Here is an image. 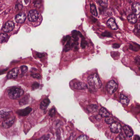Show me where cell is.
<instances>
[{
    "instance_id": "obj_11",
    "label": "cell",
    "mask_w": 140,
    "mask_h": 140,
    "mask_svg": "<svg viewBox=\"0 0 140 140\" xmlns=\"http://www.w3.org/2000/svg\"><path fill=\"white\" fill-rule=\"evenodd\" d=\"M19 69L17 68H15L10 71L8 74V78L9 79H14L17 77L19 73Z\"/></svg>"
},
{
    "instance_id": "obj_22",
    "label": "cell",
    "mask_w": 140,
    "mask_h": 140,
    "mask_svg": "<svg viewBox=\"0 0 140 140\" xmlns=\"http://www.w3.org/2000/svg\"><path fill=\"white\" fill-rule=\"evenodd\" d=\"M9 36L6 33H1L0 34V43H4L8 39Z\"/></svg>"
},
{
    "instance_id": "obj_21",
    "label": "cell",
    "mask_w": 140,
    "mask_h": 140,
    "mask_svg": "<svg viewBox=\"0 0 140 140\" xmlns=\"http://www.w3.org/2000/svg\"><path fill=\"white\" fill-rule=\"evenodd\" d=\"M90 12L92 13V14L95 17H97L98 15L97 10L95 5L94 4H91L90 5Z\"/></svg>"
},
{
    "instance_id": "obj_4",
    "label": "cell",
    "mask_w": 140,
    "mask_h": 140,
    "mask_svg": "<svg viewBox=\"0 0 140 140\" xmlns=\"http://www.w3.org/2000/svg\"><path fill=\"white\" fill-rule=\"evenodd\" d=\"M118 87V85L114 80H110L107 83V90L110 94L112 95L116 91Z\"/></svg>"
},
{
    "instance_id": "obj_17",
    "label": "cell",
    "mask_w": 140,
    "mask_h": 140,
    "mask_svg": "<svg viewBox=\"0 0 140 140\" xmlns=\"http://www.w3.org/2000/svg\"><path fill=\"white\" fill-rule=\"evenodd\" d=\"M87 109L88 112L93 113L97 111L98 106L95 104H90L87 106Z\"/></svg>"
},
{
    "instance_id": "obj_30",
    "label": "cell",
    "mask_w": 140,
    "mask_h": 140,
    "mask_svg": "<svg viewBox=\"0 0 140 140\" xmlns=\"http://www.w3.org/2000/svg\"><path fill=\"white\" fill-rule=\"evenodd\" d=\"M87 45V42L85 40H83L82 41L81 43V46L83 48H85L86 46Z\"/></svg>"
},
{
    "instance_id": "obj_3",
    "label": "cell",
    "mask_w": 140,
    "mask_h": 140,
    "mask_svg": "<svg viewBox=\"0 0 140 140\" xmlns=\"http://www.w3.org/2000/svg\"><path fill=\"white\" fill-rule=\"evenodd\" d=\"M40 14L38 11L32 10L29 12L28 18L30 22H35L39 19Z\"/></svg>"
},
{
    "instance_id": "obj_9",
    "label": "cell",
    "mask_w": 140,
    "mask_h": 140,
    "mask_svg": "<svg viewBox=\"0 0 140 140\" xmlns=\"http://www.w3.org/2000/svg\"><path fill=\"white\" fill-rule=\"evenodd\" d=\"M26 19V15L24 13H21L16 16L15 20L18 23H22L24 22Z\"/></svg>"
},
{
    "instance_id": "obj_35",
    "label": "cell",
    "mask_w": 140,
    "mask_h": 140,
    "mask_svg": "<svg viewBox=\"0 0 140 140\" xmlns=\"http://www.w3.org/2000/svg\"><path fill=\"white\" fill-rule=\"evenodd\" d=\"M135 140H140V137L139 136H136Z\"/></svg>"
},
{
    "instance_id": "obj_16",
    "label": "cell",
    "mask_w": 140,
    "mask_h": 140,
    "mask_svg": "<svg viewBox=\"0 0 140 140\" xmlns=\"http://www.w3.org/2000/svg\"><path fill=\"white\" fill-rule=\"evenodd\" d=\"M50 100L48 98L45 99L41 103L40 105V108L42 110H45L47 109L48 106L50 104Z\"/></svg>"
},
{
    "instance_id": "obj_36",
    "label": "cell",
    "mask_w": 140,
    "mask_h": 140,
    "mask_svg": "<svg viewBox=\"0 0 140 140\" xmlns=\"http://www.w3.org/2000/svg\"><path fill=\"white\" fill-rule=\"evenodd\" d=\"M37 56L39 58H41L42 56H43V54L42 53H38L37 54Z\"/></svg>"
},
{
    "instance_id": "obj_7",
    "label": "cell",
    "mask_w": 140,
    "mask_h": 140,
    "mask_svg": "<svg viewBox=\"0 0 140 140\" xmlns=\"http://www.w3.org/2000/svg\"><path fill=\"white\" fill-rule=\"evenodd\" d=\"M14 27V23L11 21L7 22L3 28V30L5 32H10L13 30Z\"/></svg>"
},
{
    "instance_id": "obj_15",
    "label": "cell",
    "mask_w": 140,
    "mask_h": 140,
    "mask_svg": "<svg viewBox=\"0 0 140 140\" xmlns=\"http://www.w3.org/2000/svg\"><path fill=\"white\" fill-rule=\"evenodd\" d=\"M74 88L78 90H84L87 88V86L85 83H82V82H76L74 83Z\"/></svg>"
},
{
    "instance_id": "obj_12",
    "label": "cell",
    "mask_w": 140,
    "mask_h": 140,
    "mask_svg": "<svg viewBox=\"0 0 140 140\" xmlns=\"http://www.w3.org/2000/svg\"><path fill=\"white\" fill-rule=\"evenodd\" d=\"M132 10L134 15H139L140 11V3L138 2H136L134 3L132 7Z\"/></svg>"
},
{
    "instance_id": "obj_31",
    "label": "cell",
    "mask_w": 140,
    "mask_h": 140,
    "mask_svg": "<svg viewBox=\"0 0 140 140\" xmlns=\"http://www.w3.org/2000/svg\"><path fill=\"white\" fill-rule=\"evenodd\" d=\"M31 76L34 78H36L38 79H40L41 78V76L38 74H31Z\"/></svg>"
},
{
    "instance_id": "obj_27",
    "label": "cell",
    "mask_w": 140,
    "mask_h": 140,
    "mask_svg": "<svg viewBox=\"0 0 140 140\" xmlns=\"http://www.w3.org/2000/svg\"><path fill=\"white\" fill-rule=\"evenodd\" d=\"M76 140H88V137L86 135H81Z\"/></svg>"
},
{
    "instance_id": "obj_6",
    "label": "cell",
    "mask_w": 140,
    "mask_h": 140,
    "mask_svg": "<svg viewBox=\"0 0 140 140\" xmlns=\"http://www.w3.org/2000/svg\"><path fill=\"white\" fill-rule=\"evenodd\" d=\"M110 129L112 132L116 134L120 132L122 130V127L120 124L116 122H114L111 124Z\"/></svg>"
},
{
    "instance_id": "obj_20",
    "label": "cell",
    "mask_w": 140,
    "mask_h": 140,
    "mask_svg": "<svg viewBox=\"0 0 140 140\" xmlns=\"http://www.w3.org/2000/svg\"><path fill=\"white\" fill-rule=\"evenodd\" d=\"M127 19L131 23H134L137 21V18L136 16L134 14H130L128 16Z\"/></svg>"
},
{
    "instance_id": "obj_18",
    "label": "cell",
    "mask_w": 140,
    "mask_h": 140,
    "mask_svg": "<svg viewBox=\"0 0 140 140\" xmlns=\"http://www.w3.org/2000/svg\"><path fill=\"white\" fill-rule=\"evenodd\" d=\"M120 100L121 103L122 104L126 105L128 104L130 102V100L126 96H125V95L121 94L120 95Z\"/></svg>"
},
{
    "instance_id": "obj_23",
    "label": "cell",
    "mask_w": 140,
    "mask_h": 140,
    "mask_svg": "<svg viewBox=\"0 0 140 140\" xmlns=\"http://www.w3.org/2000/svg\"><path fill=\"white\" fill-rule=\"evenodd\" d=\"M29 97L27 96H26L23 98L21 100H20L19 101V104L21 106L25 105L29 103Z\"/></svg>"
},
{
    "instance_id": "obj_19",
    "label": "cell",
    "mask_w": 140,
    "mask_h": 140,
    "mask_svg": "<svg viewBox=\"0 0 140 140\" xmlns=\"http://www.w3.org/2000/svg\"><path fill=\"white\" fill-rule=\"evenodd\" d=\"M99 113L100 116L102 117H109L110 116V114L108 112L105 108H102L100 109Z\"/></svg>"
},
{
    "instance_id": "obj_28",
    "label": "cell",
    "mask_w": 140,
    "mask_h": 140,
    "mask_svg": "<svg viewBox=\"0 0 140 140\" xmlns=\"http://www.w3.org/2000/svg\"><path fill=\"white\" fill-rule=\"evenodd\" d=\"M21 70L22 74H25L27 70V67L26 66H22L21 67Z\"/></svg>"
},
{
    "instance_id": "obj_14",
    "label": "cell",
    "mask_w": 140,
    "mask_h": 140,
    "mask_svg": "<svg viewBox=\"0 0 140 140\" xmlns=\"http://www.w3.org/2000/svg\"><path fill=\"white\" fill-rule=\"evenodd\" d=\"M11 110L9 109H3L0 110V119L5 118L9 116Z\"/></svg>"
},
{
    "instance_id": "obj_26",
    "label": "cell",
    "mask_w": 140,
    "mask_h": 140,
    "mask_svg": "<svg viewBox=\"0 0 140 140\" xmlns=\"http://www.w3.org/2000/svg\"><path fill=\"white\" fill-rule=\"evenodd\" d=\"M56 113V109L54 108H52L49 112V116L53 117L54 116Z\"/></svg>"
},
{
    "instance_id": "obj_10",
    "label": "cell",
    "mask_w": 140,
    "mask_h": 140,
    "mask_svg": "<svg viewBox=\"0 0 140 140\" xmlns=\"http://www.w3.org/2000/svg\"><path fill=\"white\" fill-rule=\"evenodd\" d=\"M123 130L127 137L130 138L133 135V131L129 126L125 125L123 126Z\"/></svg>"
},
{
    "instance_id": "obj_32",
    "label": "cell",
    "mask_w": 140,
    "mask_h": 140,
    "mask_svg": "<svg viewBox=\"0 0 140 140\" xmlns=\"http://www.w3.org/2000/svg\"><path fill=\"white\" fill-rule=\"evenodd\" d=\"M40 1H36L34 3V5L35 6L38 7L40 5Z\"/></svg>"
},
{
    "instance_id": "obj_33",
    "label": "cell",
    "mask_w": 140,
    "mask_h": 140,
    "mask_svg": "<svg viewBox=\"0 0 140 140\" xmlns=\"http://www.w3.org/2000/svg\"><path fill=\"white\" fill-rule=\"evenodd\" d=\"M113 47L114 48H116V49L120 47L119 45L118 44H113Z\"/></svg>"
},
{
    "instance_id": "obj_29",
    "label": "cell",
    "mask_w": 140,
    "mask_h": 140,
    "mask_svg": "<svg viewBox=\"0 0 140 140\" xmlns=\"http://www.w3.org/2000/svg\"><path fill=\"white\" fill-rule=\"evenodd\" d=\"M39 86H40V85L39 83H35L32 84V89L33 90H35L37 89L38 88H39Z\"/></svg>"
},
{
    "instance_id": "obj_34",
    "label": "cell",
    "mask_w": 140,
    "mask_h": 140,
    "mask_svg": "<svg viewBox=\"0 0 140 140\" xmlns=\"http://www.w3.org/2000/svg\"><path fill=\"white\" fill-rule=\"evenodd\" d=\"M135 60L136 61V62L137 63H138L139 64V62H140V58H139V56L136 57Z\"/></svg>"
},
{
    "instance_id": "obj_8",
    "label": "cell",
    "mask_w": 140,
    "mask_h": 140,
    "mask_svg": "<svg viewBox=\"0 0 140 140\" xmlns=\"http://www.w3.org/2000/svg\"><path fill=\"white\" fill-rule=\"evenodd\" d=\"M32 109L30 107H27L25 109L19 110L16 112L19 115L22 116H27L31 112Z\"/></svg>"
},
{
    "instance_id": "obj_1",
    "label": "cell",
    "mask_w": 140,
    "mask_h": 140,
    "mask_svg": "<svg viewBox=\"0 0 140 140\" xmlns=\"http://www.w3.org/2000/svg\"><path fill=\"white\" fill-rule=\"evenodd\" d=\"M88 83L90 88L93 91H96L102 86L101 81L96 74H92L88 77Z\"/></svg>"
},
{
    "instance_id": "obj_2",
    "label": "cell",
    "mask_w": 140,
    "mask_h": 140,
    "mask_svg": "<svg viewBox=\"0 0 140 140\" xmlns=\"http://www.w3.org/2000/svg\"><path fill=\"white\" fill-rule=\"evenodd\" d=\"M24 93L23 90L18 87H13L8 91V94L10 98L13 100L17 99L23 95Z\"/></svg>"
},
{
    "instance_id": "obj_5",
    "label": "cell",
    "mask_w": 140,
    "mask_h": 140,
    "mask_svg": "<svg viewBox=\"0 0 140 140\" xmlns=\"http://www.w3.org/2000/svg\"><path fill=\"white\" fill-rule=\"evenodd\" d=\"M15 118L14 116H12L7 118L4 122H3L2 126L3 128L8 129L14 123Z\"/></svg>"
},
{
    "instance_id": "obj_13",
    "label": "cell",
    "mask_w": 140,
    "mask_h": 140,
    "mask_svg": "<svg viewBox=\"0 0 140 140\" xmlns=\"http://www.w3.org/2000/svg\"><path fill=\"white\" fill-rule=\"evenodd\" d=\"M107 24L108 25V26H109L113 30H116L118 29L117 24L116 23L115 20L113 19L110 18L109 20H108V21L107 22Z\"/></svg>"
},
{
    "instance_id": "obj_24",
    "label": "cell",
    "mask_w": 140,
    "mask_h": 140,
    "mask_svg": "<svg viewBox=\"0 0 140 140\" xmlns=\"http://www.w3.org/2000/svg\"><path fill=\"white\" fill-rule=\"evenodd\" d=\"M105 121L107 124L109 125H111L114 122V119L111 117H107L105 119Z\"/></svg>"
},
{
    "instance_id": "obj_25",
    "label": "cell",
    "mask_w": 140,
    "mask_h": 140,
    "mask_svg": "<svg viewBox=\"0 0 140 140\" xmlns=\"http://www.w3.org/2000/svg\"><path fill=\"white\" fill-rule=\"evenodd\" d=\"M99 3L100 4V5L101 6L106 7L107 5L108 1L107 0H99L98 1Z\"/></svg>"
}]
</instances>
